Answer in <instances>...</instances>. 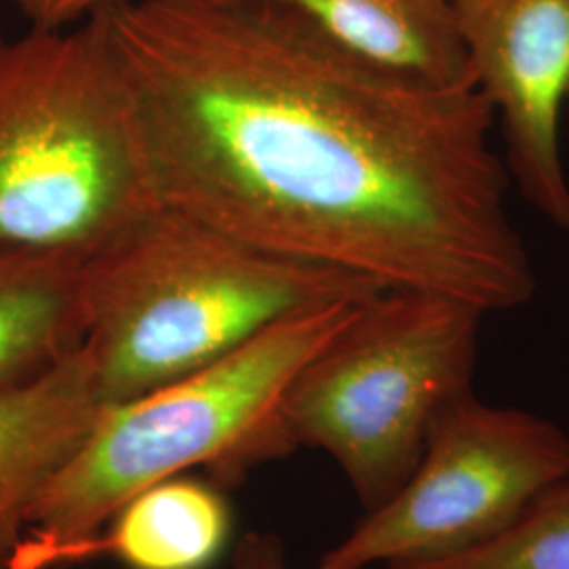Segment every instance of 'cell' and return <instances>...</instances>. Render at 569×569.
<instances>
[{"mask_svg": "<svg viewBox=\"0 0 569 569\" xmlns=\"http://www.w3.org/2000/svg\"><path fill=\"white\" fill-rule=\"evenodd\" d=\"M161 201L244 243L483 315L536 293L493 110L256 2L114 0Z\"/></svg>", "mask_w": 569, "mask_h": 569, "instance_id": "1", "label": "cell"}, {"mask_svg": "<svg viewBox=\"0 0 569 569\" xmlns=\"http://www.w3.org/2000/svg\"><path fill=\"white\" fill-rule=\"evenodd\" d=\"M382 291L163 204L82 262L81 348L103 406H121L220 361L284 319Z\"/></svg>", "mask_w": 569, "mask_h": 569, "instance_id": "2", "label": "cell"}, {"mask_svg": "<svg viewBox=\"0 0 569 569\" xmlns=\"http://www.w3.org/2000/svg\"><path fill=\"white\" fill-rule=\"evenodd\" d=\"M163 207L106 7L0 34V251L82 260Z\"/></svg>", "mask_w": 569, "mask_h": 569, "instance_id": "3", "label": "cell"}, {"mask_svg": "<svg viewBox=\"0 0 569 569\" xmlns=\"http://www.w3.org/2000/svg\"><path fill=\"white\" fill-rule=\"evenodd\" d=\"M359 305L296 315L211 366L103 407L98 425L30 510L13 569L79 563L129 500L188 468H209L228 483L287 456L279 427L284 392Z\"/></svg>", "mask_w": 569, "mask_h": 569, "instance_id": "4", "label": "cell"}, {"mask_svg": "<svg viewBox=\"0 0 569 569\" xmlns=\"http://www.w3.org/2000/svg\"><path fill=\"white\" fill-rule=\"evenodd\" d=\"M486 315L446 296L387 289L296 373L279 409L287 451L319 449L366 512L418 465L437 416L472 392Z\"/></svg>", "mask_w": 569, "mask_h": 569, "instance_id": "5", "label": "cell"}, {"mask_svg": "<svg viewBox=\"0 0 569 569\" xmlns=\"http://www.w3.org/2000/svg\"><path fill=\"white\" fill-rule=\"evenodd\" d=\"M568 470L563 428L468 392L437 416L399 491L312 569L418 568L477 549Z\"/></svg>", "mask_w": 569, "mask_h": 569, "instance_id": "6", "label": "cell"}, {"mask_svg": "<svg viewBox=\"0 0 569 569\" xmlns=\"http://www.w3.org/2000/svg\"><path fill=\"white\" fill-rule=\"evenodd\" d=\"M475 87L502 122L507 171L550 224L569 230L561 112L569 102V0H453Z\"/></svg>", "mask_w": 569, "mask_h": 569, "instance_id": "7", "label": "cell"}, {"mask_svg": "<svg viewBox=\"0 0 569 569\" xmlns=\"http://www.w3.org/2000/svg\"><path fill=\"white\" fill-rule=\"evenodd\" d=\"M103 407L82 348L41 378L0 390V569L16 566L30 510Z\"/></svg>", "mask_w": 569, "mask_h": 569, "instance_id": "8", "label": "cell"}, {"mask_svg": "<svg viewBox=\"0 0 569 569\" xmlns=\"http://www.w3.org/2000/svg\"><path fill=\"white\" fill-rule=\"evenodd\" d=\"M279 7L346 51L441 87L475 84L448 0H222Z\"/></svg>", "mask_w": 569, "mask_h": 569, "instance_id": "9", "label": "cell"}, {"mask_svg": "<svg viewBox=\"0 0 569 569\" xmlns=\"http://www.w3.org/2000/svg\"><path fill=\"white\" fill-rule=\"evenodd\" d=\"M81 256L0 251V390L60 366L82 345Z\"/></svg>", "mask_w": 569, "mask_h": 569, "instance_id": "10", "label": "cell"}, {"mask_svg": "<svg viewBox=\"0 0 569 569\" xmlns=\"http://www.w3.org/2000/svg\"><path fill=\"white\" fill-rule=\"evenodd\" d=\"M230 510L222 493L173 477L122 507L82 559L108 552L129 569H203L224 549Z\"/></svg>", "mask_w": 569, "mask_h": 569, "instance_id": "11", "label": "cell"}, {"mask_svg": "<svg viewBox=\"0 0 569 569\" xmlns=\"http://www.w3.org/2000/svg\"><path fill=\"white\" fill-rule=\"evenodd\" d=\"M407 569H569V470L486 545Z\"/></svg>", "mask_w": 569, "mask_h": 569, "instance_id": "12", "label": "cell"}, {"mask_svg": "<svg viewBox=\"0 0 569 569\" xmlns=\"http://www.w3.org/2000/svg\"><path fill=\"white\" fill-rule=\"evenodd\" d=\"M21 16L34 28H68L108 7L114 0H13Z\"/></svg>", "mask_w": 569, "mask_h": 569, "instance_id": "13", "label": "cell"}, {"mask_svg": "<svg viewBox=\"0 0 569 569\" xmlns=\"http://www.w3.org/2000/svg\"><path fill=\"white\" fill-rule=\"evenodd\" d=\"M228 569H289L283 540L277 533H247L232 550Z\"/></svg>", "mask_w": 569, "mask_h": 569, "instance_id": "14", "label": "cell"}, {"mask_svg": "<svg viewBox=\"0 0 569 569\" xmlns=\"http://www.w3.org/2000/svg\"><path fill=\"white\" fill-rule=\"evenodd\" d=\"M448 2H453V0H448Z\"/></svg>", "mask_w": 569, "mask_h": 569, "instance_id": "15", "label": "cell"}]
</instances>
